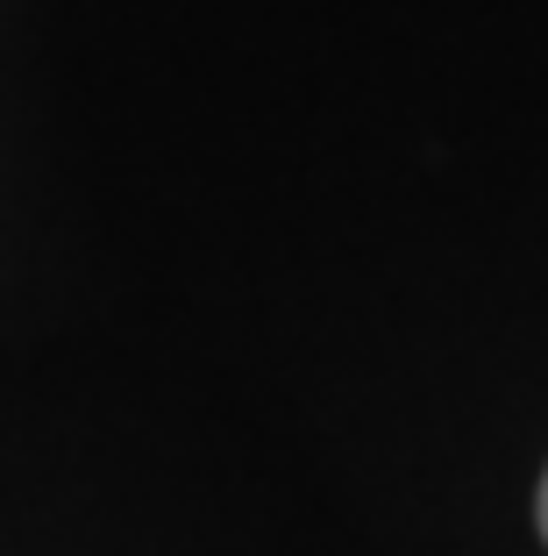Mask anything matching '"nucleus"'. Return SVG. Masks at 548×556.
Instances as JSON below:
<instances>
[{
    "label": "nucleus",
    "instance_id": "f257e3e1",
    "mask_svg": "<svg viewBox=\"0 0 548 556\" xmlns=\"http://www.w3.org/2000/svg\"><path fill=\"white\" fill-rule=\"evenodd\" d=\"M541 542H548V478H541Z\"/></svg>",
    "mask_w": 548,
    "mask_h": 556
}]
</instances>
